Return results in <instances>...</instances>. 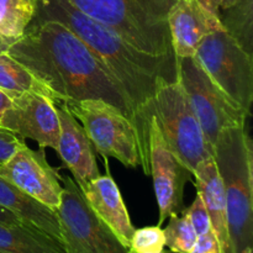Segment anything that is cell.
<instances>
[{"instance_id": "277c9868", "label": "cell", "mask_w": 253, "mask_h": 253, "mask_svg": "<svg viewBox=\"0 0 253 253\" xmlns=\"http://www.w3.org/2000/svg\"><path fill=\"white\" fill-rule=\"evenodd\" d=\"M135 48L155 56L174 57L167 11L175 0H67Z\"/></svg>"}, {"instance_id": "ac0fdd59", "label": "cell", "mask_w": 253, "mask_h": 253, "mask_svg": "<svg viewBox=\"0 0 253 253\" xmlns=\"http://www.w3.org/2000/svg\"><path fill=\"white\" fill-rule=\"evenodd\" d=\"M0 253H67L51 235L24 224H0Z\"/></svg>"}, {"instance_id": "d4e9b609", "label": "cell", "mask_w": 253, "mask_h": 253, "mask_svg": "<svg viewBox=\"0 0 253 253\" xmlns=\"http://www.w3.org/2000/svg\"><path fill=\"white\" fill-rule=\"evenodd\" d=\"M24 143L22 138L19 136L0 127V166L9 160L10 156Z\"/></svg>"}, {"instance_id": "f1b7e54d", "label": "cell", "mask_w": 253, "mask_h": 253, "mask_svg": "<svg viewBox=\"0 0 253 253\" xmlns=\"http://www.w3.org/2000/svg\"><path fill=\"white\" fill-rule=\"evenodd\" d=\"M10 104H11V99H10L6 94L2 93V91L0 90V119H1L4 111L9 108Z\"/></svg>"}, {"instance_id": "5b68a950", "label": "cell", "mask_w": 253, "mask_h": 253, "mask_svg": "<svg viewBox=\"0 0 253 253\" xmlns=\"http://www.w3.org/2000/svg\"><path fill=\"white\" fill-rule=\"evenodd\" d=\"M62 104L79 121L99 155L115 158L128 168L142 166L145 174L150 175L148 147L125 113L103 99Z\"/></svg>"}, {"instance_id": "83f0119b", "label": "cell", "mask_w": 253, "mask_h": 253, "mask_svg": "<svg viewBox=\"0 0 253 253\" xmlns=\"http://www.w3.org/2000/svg\"><path fill=\"white\" fill-rule=\"evenodd\" d=\"M21 220L15 216L9 210L0 207V224H21Z\"/></svg>"}, {"instance_id": "9c48e42d", "label": "cell", "mask_w": 253, "mask_h": 253, "mask_svg": "<svg viewBox=\"0 0 253 253\" xmlns=\"http://www.w3.org/2000/svg\"><path fill=\"white\" fill-rule=\"evenodd\" d=\"M57 208L67 253H128L110 229L94 214L73 178L63 180Z\"/></svg>"}, {"instance_id": "4316f807", "label": "cell", "mask_w": 253, "mask_h": 253, "mask_svg": "<svg viewBox=\"0 0 253 253\" xmlns=\"http://www.w3.org/2000/svg\"><path fill=\"white\" fill-rule=\"evenodd\" d=\"M198 2L208 11L220 17V6H221L222 0H198Z\"/></svg>"}, {"instance_id": "4fadbf2b", "label": "cell", "mask_w": 253, "mask_h": 253, "mask_svg": "<svg viewBox=\"0 0 253 253\" xmlns=\"http://www.w3.org/2000/svg\"><path fill=\"white\" fill-rule=\"evenodd\" d=\"M220 24V17L208 11L198 0H175L167 11L175 59L194 57L200 42Z\"/></svg>"}, {"instance_id": "5bb4252c", "label": "cell", "mask_w": 253, "mask_h": 253, "mask_svg": "<svg viewBox=\"0 0 253 253\" xmlns=\"http://www.w3.org/2000/svg\"><path fill=\"white\" fill-rule=\"evenodd\" d=\"M59 119V141L57 152L63 165L71 170L74 182L83 190L100 175L93 146L79 121L64 104L57 106Z\"/></svg>"}, {"instance_id": "30bf717a", "label": "cell", "mask_w": 253, "mask_h": 253, "mask_svg": "<svg viewBox=\"0 0 253 253\" xmlns=\"http://www.w3.org/2000/svg\"><path fill=\"white\" fill-rule=\"evenodd\" d=\"M147 142L150 175L160 209L158 226H161L172 214L184 211V188L193 180V173L166 142L155 115L150 119Z\"/></svg>"}, {"instance_id": "7a4b0ae2", "label": "cell", "mask_w": 253, "mask_h": 253, "mask_svg": "<svg viewBox=\"0 0 253 253\" xmlns=\"http://www.w3.org/2000/svg\"><path fill=\"white\" fill-rule=\"evenodd\" d=\"M35 19L61 22L85 42L125 90L135 109L141 137L148 146L151 103L161 86L178 79L175 57L155 56L135 48L67 0H36Z\"/></svg>"}, {"instance_id": "ffe728a7", "label": "cell", "mask_w": 253, "mask_h": 253, "mask_svg": "<svg viewBox=\"0 0 253 253\" xmlns=\"http://www.w3.org/2000/svg\"><path fill=\"white\" fill-rule=\"evenodd\" d=\"M0 90L10 99L31 90L41 91L51 96L48 90L36 81L30 72L11 58L6 52L0 53Z\"/></svg>"}, {"instance_id": "7c38bea8", "label": "cell", "mask_w": 253, "mask_h": 253, "mask_svg": "<svg viewBox=\"0 0 253 253\" xmlns=\"http://www.w3.org/2000/svg\"><path fill=\"white\" fill-rule=\"evenodd\" d=\"M0 177L51 209L61 204L62 178L47 161L44 148L35 151L21 145L0 166Z\"/></svg>"}, {"instance_id": "4dcf8cb0", "label": "cell", "mask_w": 253, "mask_h": 253, "mask_svg": "<svg viewBox=\"0 0 253 253\" xmlns=\"http://www.w3.org/2000/svg\"><path fill=\"white\" fill-rule=\"evenodd\" d=\"M7 47H9V44H7L6 42H5L4 40L0 37V53H4V52H6Z\"/></svg>"}, {"instance_id": "f546056e", "label": "cell", "mask_w": 253, "mask_h": 253, "mask_svg": "<svg viewBox=\"0 0 253 253\" xmlns=\"http://www.w3.org/2000/svg\"><path fill=\"white\" fill-rule=\"evenodd\" d=\"M237 1H239V0H222L221 6H220V14H221L222 10H226L229 9V7L234 6Z\"/></svg>"}, {"instance_id": "44dd1931", "label": "cell", "mask_w": 253, "mask_h": 253, "mask_svg": "<svg viewBox=\"0 0 253 253\" xmlns=\"http://www.w3.org/2000/svg\"><path fill=\"white\" fill-rule=\"evenodd\" d=\"M220 21L227 34L247 52L252 54L253 11L252 0H239L234 6L222 10Z\"/></svg>"}, {"instance_id": "1f68e13d", "label": "cell", "mask_w": 253, "mask_h": 253, "mask_svg": "<svg viewBox=\"0 0 253 253\" xmlns=\"http://www.w3.org/2000/svg\"><path fill=\"white\" fill-rule=\"evenodd\" d=\"M161 253H167V252H165V251H162V252H161Z\"/></svg>"}, {"instance_id": "e0dca14e", "label": "cell", "mask_w": 253, "mask_h": 253, "mask_svg": "<svg viewBox=\"0 0 253 253\" xmlns=\"http://www.w3.org/2000/svg\"><path fill=\"white\" fill-rule=\"evenodd\" d=\"M0 207L9 210L24 224L51 235L63 244L61 222L56 210L46 207L0 177Z\"/></svg>"}, {"instance_id": "52a82bcc", "label": "cell", "mask_w": 253, "mask_h": 253, "mask_svg": "<svg viewBox=\"0 0 253 253\" xmlns=\"http://www.w3.org/2000/svg\"><path fill=\"white\" fill-rule=\"evenodd\" d=\"M170 150L194 172L203 160L212 156L199 121L179 79L161 86L150 108Z\"/></svg>"}, {"instance_id": "8992f818", "label": "cell", "mask_w": 253, "mask_h": 253, "mask_svg": "<svg viewBox=\"0 0 253 253\" xmlns=\"http://www.w3.org/2000/svg\"><path fill=\"white\" fill-rule=\"evenodd\" d=\"M217 88L247 116L253 103V59L221 24L204 37L194 54Z\"/></svg>"}, {"instance_id": "ba28073f", "label": "cell", "mask_w": 253, "mask_h": 253, "mask_svg": "<svg viewBox=\"0 0 253 253\" xmlns=\"http://www.w3.org/2000/svg\"><path fill=\"white\" fill-rule=\"evenodd\" d=\"M177 68L178 79L211 150L222 130L246 125L249 116L217 88L194 57L178 59Z\"/></svg>"}, {"instance_id": "cb8c5ba5", "label": "cell", "mask_w": 253, "mask_h": 253, "mask_svg": "<svg viewBox=\"0 0 253 253\" xmlns=\"http://www.w3.org/2000/svg\"><path fill=\"white\" fill-rule=\"evenodd\" d=\"M184 212L198 236L211 231L209 214H208L207 208H205L204 203H203L202 198L199 195L197 194L194 202L192 203V205L188 209H184Z\"/></svg>"}, {"instance_id": "2e32d148", "label": "cell", "mask_w": 253, "mask_h": 253, "mask_svg": "<svg viewBox=\"0 0 253 253\" xmlns=\"http://www.w3.org/2000/svg\"><path fill=\"white\" fill-rule=\"evenodd\" d=\"M198 195L202 198L208 210L210 227L220 245L221 253H230L227 234L226 200L224 187L214 158L208 157L195 167L193 172Z\"/></svg>"}, {"instance_id": "6da1fadb", "label": "cell", "mask_w": 253, "mask_h": 253, "mask_svg": "<svg viewBox=\"0 0 253 253\" xmlns=\"http://www.w3.org/2000/svg\"><path fill=\"white\" fill-rule=\"evenodd\" d=\"M6 53L34 76L54 101L103 99L125 113L137 127L135 109L123 86L66 25L34 19L24 36L7 47Z\"/></svg>"}, {"instance_id": "9a60e30c", "label": "cell", "mask_w": 253, "mask_h": 253, "mask_svg": "<svg viewBox=\"0 0 253 253\" xmlns=\"http://www.w3.org/2000/svg\"><path fill=\"white\" fill-rule=\"evenodd\" d=\"M84 199L94 214L113 231L119 241L128 249L135 227L124 203L118 184L110 172L91 180L83 190Z\"/></svg>"}, {"instance_id": "8fae6325", "label": "cell", "mask_w": 253, "mask_h": 253, "mask_svg": "<svg viewBox=\"0 0 253 253\" xmlns=\"http://www.w3.org/2000/svg\"><path fill=\"white\" fill-rule=\"evenodd\" d=\"M0 127L35 141L40 147L57 151L61 128L56 101L41 91H25L11 99L0 119Z\"/></svg>"}, {"instance_id": "d6a6232c", "label": "cell", "mask_w": 253, "mask_h": 253, "mask_svg": "<svg viewBox=\"0 0 253 253\" xmlns=\"http://www.w3.org/2000/svg\"><path fill=\"white\" fill-rule=\"evenodd\" d=\"M128 253H135V252H131V251H128Z\"/></svg>"}, {"instance_id": "484cf974", "label": "cell", "mask_w": 253, "mask_h": 253, "mask_svg": "<svg viewBox=\"0 0 253 253\" xmlns=\"http://www.w3.org/2000/svg\"><path fill=\"white\" fill-rule=\"evenodd\" d=\"M192 253H221L219 242L212 231L198 236L197 244H195Z\"/></svg>"}, {"instance_id": "7402d4cb", "label": "cell", "mask_w": 253, "mask_h": 253, "mask_svg": "<svg viewBox=\"0 0 253 253\" xmlns=\"http://www.w3.org/2000/svg\"><path fill=\"white\" fill-rule=\"evenodd\" d=\"M163 232L166 246L172 253H192L197 244L198 235L184 211L182 214L170 215L169 222Z\"/></svg>"}, {"instance_id": "3957f363", "label": "cell", "mask_w": 253, "mask_h": 253, "mask_svg": "<svg viewBox=\"0 0 253 253\" xmlns=\"http://www.w3.org/2000/svg\"><path fill=\"white\" fill-rule=\"evenodd\" d=\"M212 158L226 200L230 253H253V143L247 124L222 130Z\"/></svg>"}, {"instance_id": "d6986e66", "label": "cell", "mask_w": 253, "mask_h": 253, "mask_svg": "<svg viewBox=\"0 0 253 253\" xmlns=\"http://www.w3.org/2000/svg\"><path fill=\"white\" fill-rule=\"evenodd\" d=\"M36 15V0H0V37L11 44L21 39Z\"/></svg>"}, {"instance_id": "603a6c76", "label": "cell", "mask_w": 253, "mask_h": 253, "mask_svg": "<svg viewBox=\"0 0 253 253\" xmlns=\"http://www.w3.org/2000/svg\"><path fill=\"white\" fill-rule=\"evenodd\" d=\"M165 232L161 226H147L135 229L128 251L135 253H161L165 251Z\"/></svg>"}]
</instances>
